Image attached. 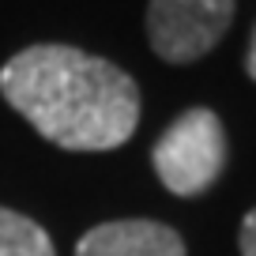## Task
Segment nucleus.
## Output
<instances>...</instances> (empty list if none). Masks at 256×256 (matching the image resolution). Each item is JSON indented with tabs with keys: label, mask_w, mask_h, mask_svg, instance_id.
<instances>
[{
	"label": "nucleus",
	"mask_w": 256,
	"mask_h": 256,
	"mask_svg": "<svg viewBox=\"0 0 256 256\" xmlns=\"http://www.w3.org/2000/svg\"><path fill=\"white\" fill-rule=\"evenodd\" d=\"M0 94L64 151H113L140 124V87L113 60L76 46H30L0 68Z\"/></svg>",
	"instance_id": "1"
},
{
	"label": "nucleus",
	"mask_w": 256,
	"mask_h": 256,
	"mask_svg": "<svg viewBox=\"0 0 256 256\" xmlns=\"http://www.w3.org/2000/svg\"><path fill=\"white\" fill-rule=\"evenodd\" d=\"M154 174L174 196H200L218 181L226 166V132L218 113L196 110L181 113L158 136L151 151Z\"/></svg>",
	"instance_id": "2"
},
{
	"label": "nucleus",
	"mask_w": 256,
	"mask_h": 256,
	"mask_svg": "<svg viewBox=\"0 0 256 256\" xmlns=\"http://www.w3.org/2000/svg\"><path fill=\"white\" fill-rule=\"evenodd\" d=\"M234 23V0H151L147 38L170 64H192L218 46Z\"/></svg>",
	"instance_id": "3"
},
{
	"label": "nucleus",
	"mask_w": 256,
	"mask_h": 256,
	"mask_svg": "<svg viewBox=\"0 0 256 256\" xmlns=\"http://www.w3.org/2000/svg\"><path fill=\"white\" fill-rule=\"evenodd\" d=\"M76 256H184V241L166 222L120 218L87 230L76 245Z\"/></svg>",
	"instance_id": "4"
},
{
	"label": "nucleus",
	"mask_w": 256,
	"mask_h": 256,
	"mask_svg": "<svg viewBox=\"0 0 256 256\" xmlns=\"http://www.w3.org/2000/svg\"><path fill=\"white\" fill-rule=\"evenodd\" d=\"M0 256H56V248L34 218L0 208Z\"/></svg>",
	"instance_id": "5"
},
{
	"label": "nucleus",
	"mask_w": 256,
	"mask_h": 256,
	"mask_svg": "<svg viewBox=\"0 0 256 256\" xmlns=\"http://www.w3.org/2000/svg\"><path fill=\"white\" fill-rule=\"evenodd\" d=\"M241 256H256V208L241 222Z\"/></svg>",
	"instance_id": "6"
},
{
	"label": "nucleus",
	"mask_w": 256,
	"mask_h": 256,
	"mask_svg": "<svg viewBox=\"0 0 256 256\" xmlns=\"http://www.w3.org/2000/svg\"><path fill=\"white\" fill-rule=\"evenodd\" d=\"M245 72L256 80V30H252V46H248V56H245Z\"/></svg>",
	"instance_id": "7"
}]
</instances>
